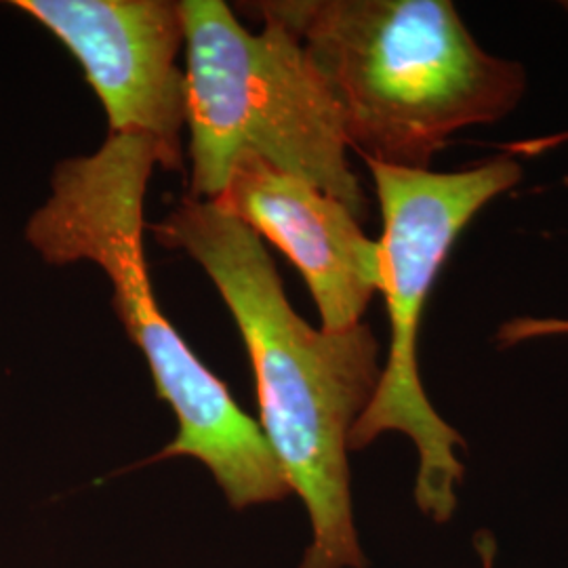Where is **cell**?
<instances>
[{
  "instance_id": "cell-1",
  "label": "cell",
  "mask_w": 568,
  "mask_h": 568,
  "mask_svg": "<svg viewBox=\"0 0 568 568\" xmlns=\"http://www.w3.org/2000/svg\"><path fill=\"white\" fill-rule=\"evenodd\" d=\"M150 230L203 267L243 335L257 424L307 511L312 539L302 568H366L352 506L349 434L379 384L375 333L363 323L345 331L307 325L288 304L264 241L213 201L185 196Z\"/></svg>"
},
{
  "instance_id": "cell-2",
  "label": "cell",
  "mask_w": 568,
  "mask_h": 568,
  "mask_svg": "<svg viewBox=\"0 0 568 568\" xmlns=\"http://www.w3.org/2000/svg\"><path fill=\"white\" fill-rule=\"evenodd\" d=\"M159 163L152 138L108 133L98 152L55 166L51 196L28 220L26 241L47 264L91 262L105 272L122 326L178 419L175 438L148 464L194 457L232 508L278 504L293 493L262 427L156 304L143 248V204Z\"/></svg>"
},
{
  "instance_id": "cell-3",
  "label": "cell",
  "mask_w": 568,
  "mask_h": 568,
  "mask_svg": "<svg viewBox=\"0 0 568 568\" xmlns=\"http://www.w3.org/2000/svg\"><path fill=\"white\" fill-rule=\"evenodd\" d=\"M300 42L371 163L429 171L448 138L518 105L525 68L487 53L448 0H264L241 4Z\"/></svg>"
},
{
  "instance_id": "cell-4",
  "label": "cell",
  "mask_w": 568,
  "mask_h": 568,
  "mask_svg": "<svg viewBox=\"0 0 568 568\" xmlns=\"http://www.w3.org/2000/svg\"><path fill=\"white\" fill-rule=\"evenodd\" d=\"M190 131V199L215 201L255 154L337 199L363 222L371 203L347 161L339 108L300 39L274 20L253 34L222 0H180Z\"/></svg>"
},
{
  "instance_id": "cell-5",
  "label": "cell",
  "mask_w": 568,
  "mask_h": 568,
  "mask_svg": "<svg viewBox=\"0 0 568 568\" xmlns=\"http://www.w3.org/2000/svg\"><path fill=\"white\" fill-rule=\"evenodd\" d=\"M366 166L373 175L384 220L382 286L389 318V347L379 384L349 434V453L373 445L387 432L405 434L417 450L415 504L436 525H447L459 504L466 440L427 398L419 373V326L429 291L453 244L493 199L523 178L516 156L455 171H410Z\"/></svg>"
},
{
  "instance_id": "cell-6",
  "label": "cell",
  "mask_w": 568,
  "mask_h": 568,
  "mask_svg": "<svg viewBox=\"0 0 568 568\" xmlns=\"http://www.w3.org/2000/svg\"><path fill=\"white\" fill-rule=\"evenodd\" d=\"M79 60L110 133L152 138L164 171H183L187 79L180 0H16Z\"/></svg>"
},
{
  "instance_id": "cell-7",
  "label": "cell",
  "mask_w": 568,
  "mask_h": 568,
  "mask_svg": "<svg viewBox=\"0 0 568 568\" xmlns=\"http://www.w3.org/2000/svg\"><path fill=\"white\" fill-rule=\"evenodd\" d=\"M213 203L281 248L302 272L321 328L363 323L382 286V251L345 204L255 154L239 159Z\"/></svg>"
},
{
  "instance_id": "cell-8",
  "label": "cell",
  "mask_w": 568,
  "mask_h": 568,
  "mask_svg": "<svg viewBox=\"0 0 568 568\" xmlns=\"http://www.w3.org/2000/svg\"><path fill=\"white\" fill-rule=\"evenodd\" d=\"M562 143H568V131L548 135V138H537V140L501 143L499 148L509 156H535V154L548 152L551 148H558ZM556 335H568V318L520 316V318H514L506 325L499 326L497 344L499 347H511V345L525 344L530 339L556 337Z\"/></svg>"
},
{
  "instance_id": "cell-9",
  "label": "cell",
  "mask_w": 568,
  "mask_h": 568,
  "mask_svg": "<svg viewBox=\"0 0 568 568\" xmlns=\"http://www.w3.org/2000/svg\"><path fill=\"white\" fill-rule=\"evenodd\" d=\"M476 554L480 558V567H495V556H497V544L488 530H480L476 535Z\"/></svg>"
},
{
  "instance_id": "cell-10",
  "label": "cell",
  "mask_w": 568,
  "mask_h": 568,
  "mask_svg": "<svg viewBox=\"0 0 568 568\" xmlns=\"http://www.w3.org/2000/svg\"><path fill=\"white\" fill-rule=\"evenodd\" d=\"M567 9H568V2H567Z\"/></svg>"
}]
</instances>
